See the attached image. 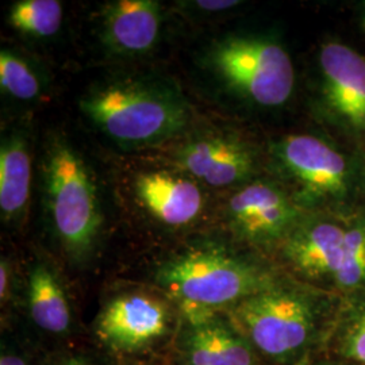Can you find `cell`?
Wrapping results in <instances>:
<instances>
[{
    "instance_id": "8",
    "label": "cell",
    "mask_w": 365,
    "mask_h": 365,
    "mask_svg": "<svg viewBox=\"0 0 365 365\" xmlns=\"http://www.w3.org/2000/svg\"><path fill=\"white\" fill-rule=\"evenodd\" d=\"M180 352L188 365H257L253 346L215 313L185 318Z\"/></svg>"
},
{
    "instance_id": "6",
    "label": "cell",
    "mask_w": 365,
    "mask_h": 365,
    "mask_svg": "<svg viewBox=\"0 0 365 365\" xmlns=\"http://www.w3.org/2000/svg\"><path fill=\"white\" fill-rule=\"evenodd\" d=\"M170 327L167 304L148 294H123L110 300L95 322L101 342L118 353H137L164 339Z\"/></svg>"
},
{
    "instance_id": "17",
    "label": "cell",
    "mask_w": 365,
    "mask_h": 365,
    "mask_svg": "<svg viewBox=\"0 0 365 365\" xmlns=\"http://www.w3.org/2000/svg\"><path fill=\"white\" fill-rule=\"evenodd\" d=\"M9 22L24 34L52 37L63 24V4L57 0H19L10 10Z\"/></svg>"
},
{
    "instance_id": "15",
    "label": "cell",
    "mask_w": 365,
    "mask_h": 365,
    "mask_svg": "<svg viewBox=\"0 0 365 365\" xmlns=\"http://www.w3.org/2000/svg\"><path fill=\"white\" fill-rule=\"evenodd\" d=\"M31 184L30 145L24 131L3 135L0 145V211L6 222H19L26 212Z\"/></svg>"
},
{
    "instance_id": "18",
    "label": "cell",
    "mask_w": 365,
    "mask_h": 365,
    "mask_svg": "<svg viewBox=\"0 0 365 365\" xmlns=\"http://www.w3.org/2000/svg\"><path fill=\"white\" fill-rule=\"evenodd\" d=\"M0 86L18 101H33L41 92V81L34 69L22 57L10 51L0 53Z\"/></svg>"
},
{
    "instance_id": "24",
    "label": "cell",
    "mask_w": 365,
    "mask_h": 365,
    "mask_svg": "<svg viewBox=\"0 0 365 365\" xmlns=\"http://www.w3.org/2000/svg\"><path fill=\"white\" fill-rule=\"evenodd\" d=\"M58 365H93L84 357L81 356H72V357H68L64 361H61Z\"/></svg>"
},
{
    "instance_id": "20",
    "label": "cell",
    "mask_w": 365,
    "mask_h": 365,
    "mask_svg": "<svg viewBox=\"0 0 365 365\" xmlns=\"http://www.w3.org/2000/svg\"><path fill=\"white\" fill-rule=\"evenodd\" d=\"M345 353L353 360L365 364V314L354 325L346 339Z\"/></svg>"
},
{
    "instance_id": "19",
    "label": "cell",
    "mask_w": 365,
    "mask_h": 365,
    "mask_svg": "<svg viewBox=\"0 0 365 365\" xmlns=\"http://www.w3.org/2000/svg\"><path fill=\"white\" fill-rule=\"evenodd\" d=\"M334 277L342 287H356L365 283V229L363 227L345 232L344 259Z\"/></svg>"
},
{
    "instance_id": "5",
    "label": "cell",
    "mask_w": 365,
    "mask_h": 365,
    "mask_svg": "<svg viewBox=\"0 0 365 365\" xmlns=\"http://www.w3.org/2000/svg\"><path fill=\"white\" fill-rule=\"evenodd\" d=\"M233 321L253 348L276 360H287L307 345L315 315L302 294L271 286L235 304Z\"/></svg>"
},
{
    "instance_id": "2",
    "label": "cell",
    "mask_w": 365,
    "mask_h": 365,
    "mask_svg": "<svg viewBox=\"0 0 365 365\" xmlns=\"http://www.w3.org/2000/svg\"><path fill=\"white\" fill-rule=\"evenodd\" d=\"M43 190L53 229L69 259L87 260L103 225L91 172L78 150L63 137H53L43 156Z\"/></svg>"
},
{
    "instance_id": "4",
    "label": "cell",
    "mask_w": 365,
    "mask_h": 365,
    "mask_svg": "<svg viewBox=\"0 0 365 365\" xmlns=\"http://www.w3.org/2000/svg\"><path fill=\"white\" fill-rule=\"evenodd\" d=\"M209 61L226 86L257 105L282 106L294 90L291 57L272 41L256 37L225 39L211 49Z\"/></svg>"
},
{
    "instance_id": "22",
    "label": "cell",
    "mask_w": 365,
    "mask_h": 365,
    "mask_svg": "<svg viewBox=\"0 0 365 365\" xmlns=\"http://www.w3.org/2000/svg\"><path fill=\"white\" fill-rule=\"evenodd\" d=\"M10 291V265L4 259L0 264V298L1 302L7 300Z\"/></svg>"
},
{
    "instance_id": "21",
    "label": "cell",
    "mask_w": 365,
    "mask_h": 365,
    "mask_svg": "<svg viewBox=\"0 0 365 365\" xmlns=\"http://www.w3.org/2000/svg\"><path fill=\"white\" fill-rule=\"evenodd\" d=\"M196 9L203 10V11H223V10H229L233 9L235 6L241 4V1H235V0H209V1H195Z\"/></svg>"
},
{
    "instance_id": "1",
    "label": "cell",
    "mask_w": 365,
    "mask_h": 365,
    "mask_svg": "<svg viewBox=\"0 0 365 365\" xmlns=\"http://www.w3.org/2000/svg\"><path fill=\"white\" fill-rule=\"evenodd\" d=\"M96 129L122 146L141 148L167 141L187 126L190 107L165 83L122 78L95 87L80 101Z\"/></svg>"
},
{
    "instance_id": "11",
    "label": "cell",
    "mask_w": 365,
    "mask_h": 365,
    "mask_svg": "<svg viewBox=\"0 0 365 365\" xmlns=\"http://www.w3.org/2000/svg\"><path fill=\"white\" fill-rule=\"evenodd\" d=\"M321 66L330 106L357 129H365V58L352 48L330 42Z\"/></svg>"
},
{
    "instance_id": "7",
    "label": "cell",
    "mask_w": 365,
    "mask_h": 365,
    "mask_svg": "<svg viewBox=\"0 0 365 365\" xmlns=\"http://www.w3.org/2000/svg\"><path fill=\"white\" fill-rule=\"evenodd\" d=\"M227 217L242 238L252 242H269L291 227L297 210L274 185L253 182L229 199Z\"/></svg>"
},
{
    "instance_id": "23",
    "label": "cell",
    "mask_w": 365,
    "mask_h": 365,
    "mask_svg": "<svg viewBox=\"0 0 365 365\" xmlns=\"http://www.w3.org/2000/svg\"><path fill=\"white\" fill-rule=\"evenodd\" d=\"M0 365H27V363L18 354L3 352L0 356Z\"/></svg>"
},
{
    "instance_id": "14",
    "label": "cell",
    "mask_w": 365,
    "mask_h": 365,
    "mask_svg": "<svg viewBox=\"0 0 365 365\" xmlns=\"http://www.w3.org/2000/svg\"><path fill=\"white\" fill-rule=\"evenodd\" d=\"M345 232L333 223H318L291 235L286 257L309 277L337 274L344 259Z\"/></svg>"
},
{
    "instance_id": "10",
    "label": "cell",
    "mask_w": 365,
    "mask_h": 365,
    "mask_svg": "<svg viewBox=\"0 0 365 365\" xmlns=\"http://www.w3.org/2000/svg\"><path fill=\"white\" fill-rule=\"evenodd\" d=\"M283 164L309 192L317 195H342L348 185L345 158L313 135L299 134L279 145Z\"/></svg>"
},
{
    "instance_id": "12",
    "label": "cell",
    "mask_w": 365,
    "mask_h": 365,
    "mask_svg": "<svg viewBox=\"0 0 365 365\" xmlns=\"http://www.w3.org/2000/svg\"><path fill=\"white\" fill-rule=\"evenodd\" d=\"M161 9L153 0H117L102 14V39L111 52L141 54L156 45Z\"/></svg>"
},
{
    "instance_id": "3",
    "label": "cell",
    "mask_w": 365,
    "mask_h": 365,
    "mask_svg": "<svg viewBox=\"0 0 365 365\" xmlns=\"http://www.w3.org/2000/svg\"><path fill=\"white\" fill-rule=\"evenodd\" d=\"M156 280L180 303L182 313H215L272 286L259 268L214 245L188 249L164 262Z\"/></svg>"
},
{
    "instance_id": "16",
    "label": "cell",
    "mask_w": 365,
    "mask_h": 365,
    "mask_svg": "<svg viewBox=\"0 0 365 365\" xmlns=\"http://www.w3.org/2000/svg\"><path fill=\"white\" fill-rule=\"evenodd\" d=\"M29 310L34 324L52 334H66L72 324V313L66 289L52 268L36 262L29 274Z\"/></svg>"
},
{
    "instance_id": "9",
    "label": "cell",
    "mask_w": 365,
    "mask_h": 365,
    "mask_svg": "<svg viewBox=\"0 0 365 365\" xmlns=\"http://www.w3.org/2000/svg\"><path fill=\"white\" fill-rule=\"evenodd\" d=\"M176 158L182 170L212 187L242 182L253 172V156L241 141L207 134L185 143Z\"/></svg>"
},
{
    "instance_id": "13",
    "label": "cell",
    "mask_w": 365,
    "mask_h": 365,
    "mask_svg": "<svg viewBox=\"0 0 365 365\" xmlns=\"http://www.w3.org/2000/svg\"><path fill=\"white\" fill-rule=\"evenodd\" d=\"M135 194L145 209L168 226L195 221L205 203L194 180L170 172L141 173L135 179Z\"/></svg>"
},
{
    "instance_id": "25",
    "label": "cell",
    "mask_w": 365,
    "mask_h": 365,
    "mask_svg": "<svg viewBox=\"0 0 365 365\" xmlns=\"http://www.w3.org/2000/svg\"><path fill=\"white\" fill-rule=\"evenodd\" d=\"M364 26H365V18H364Z\"/></svg>"
}]
</instances>
